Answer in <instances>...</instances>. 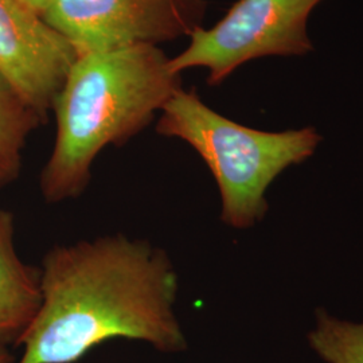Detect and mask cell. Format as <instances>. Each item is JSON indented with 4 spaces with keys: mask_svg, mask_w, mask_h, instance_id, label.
Returning a JSON list of instances; mask_svg holds the SVG:
<instances>
[{
    "mask_svg": "<svg viewBox=\"0 0 363 363\" xmlns=\"http://www.w3.org/2000/svg\"><path fill=\"white\" fill-rule=\"evenodd\" d=\"M308 340L325 362L363 363V322H340L319 311L318 328Z\"/></svg>",
    "mask_w": 363,
    "mask_h": 363,
    "instance_id": "9c48e42d",
    "label": "cell"
},
{
    "mask_svg": "<svg viewBox=\"0 0 363 363\" xmlns=\"http://www.w3.org/2000/svg\"><path fill=\"white\" fill-rule=\"evenodd\" d=\"M38 312L16 345V363H74L109 339L163 352L187 343L175 315L178 274L166 250L124 234L50 249Z\"/></svg>",
    "mask_w": 363,
    "mask_h": 363,
    "instance_id": "6da1fadb",
    "label": "cell"
},
{
    "mask_svg": "<svg viewBox=\"0 0 363 363\" xmlns=\"http://www.w3.org/2000/svg\"><path fill=\"white\" fill-rule=\"evenodd\" d=\"M18 1L25 4L27 9L33 10L34 13H39L40 16H43L45 13L52 7V3L55 0H18Z\"/></svg>",
    "mask_w": 363,
    "mask_h": 363,
    "instance_id": "30bf717a",
    "label": "cell"
},
{
    "mask_svg": "<svg viewBox=\"0 0 363 363\" xmlns=\"http://www.w3.org/2000/svg\"><path fill=\"white\" fill-rule=\"evenodd\" d=\"M40 117L0 78V187L21 172L22 151Z\"/></svg>",
    "mask_w": 363,
    "mask_h": 363,
    "instance_id": "ba28073f",
    "label": "cell"
},
{
    "mask_svg": "<svg viewBox=\"0 0 363 363\" xmlns=\"http://www.w3.org/2000/svg\"><path fill=\"white\" fill-rule=\"evenodd\" d=\"M10 343V340L0 337V363H16L13 361V354L9 347Z\"/></svg>",
    "mask_w": 363,
    "mask_h": 363,
    "instance_id": "8fae6325",
    "label": "cell"
},
{
    "mask_svg": "<svg viewBox=\"0 0 363 363\" xmlns=\"http://www.w3.org/2000/svg\"><path fill=\"white\" fill-rule=\"evenodd\" d=\"M206 7L205 0H55L43 19L82 55L190 37Z\"/></svg>",
    "mask_w": 363,
    "mask_h": 363,
    "instance_id": "5b68a950",
    "label": "cell"
},
{
    "mask_svg": "<svg viewBox=\"0 0 363 363\" xmlns=\"http://www.w3.org/2000/svg\"><path fill=\"white\" fill-rule=\"evenodd\" d=\"M181 88V74L155 45L78 55L52 105L55 143L39 179L45 201L82 195L105 147L138 135Z\"/></svg>",
    "mask_w": 363,
    "mask_h": 363,
    "instance_id": "7a4b0ae2",
    "label": "cell"
},
{
    "mask_svg": "<svg viewBox=\"0 0 363 363\" xmlns=\"http://www.w3.org/2000/svg\"><path fill=\"white\" fill-rule=\"evenodd\" d=\"M156 132L191 145L220 189L222 220L247 229L261 220L265 191L286 167L313 155L322 138L313 128L265 132L241 125L181 88L160 111Z\"/></svg>",
    "mask_w": 363,
    "mask_h": 363,
    "instance_id": "3957f363",
    "label": "cell"
},
{
    "mask_svg": "<svg viewBox=\"0 0 363 363\" xmlns=\"http://www.w3.org/2000/svg\"><path fill=\"white\" fill-rule=\"evenodd\" d=\"M62 33L18 0H0V78L42 121L77 61Z\"/></svg>",
    "mask_w": 363,
    "mask_h": 363,
    "instance_id": "8992f818",
    "label": "cell"
},
{
    "mask_svg": "<svg viewBox=\"0 0 363 363\" xmlns=\"http://www.w3.org/2000/svg\"><path fill=\"white\" fill-rule=\"evenodd\" d=\"M13 216L0 208V337L16 343L37 315L42 300L40 269L19 257Z\"/></svg>",
    "mask_w": 363,
    "mask_h": 363,
    "instance_id": "52a82bcc",
    "label": "cell"
},
{
    "mask_svg": "<svg viewBox=\"0 0 363 363\" xmlns=\"http://www.w3.org/2000/svg\"><path fill=\"white\" fill-rule=\"evenodd\" d=\"M323 0H238L216 26L198 28L189 46L169 58L174 73L208 69V84L225 81L235 69L262 57L306 55L313 50L307 23Z\"/></svg>",
    "mask_w": 363,
    "mask_h": 363,
    "instance_id": "277c9868",
    "label": "cell"
}]
</instances>
